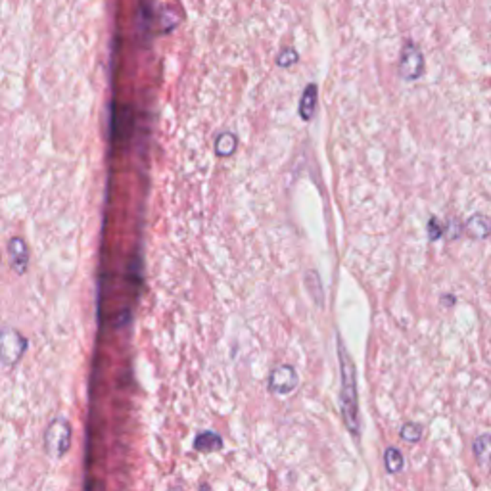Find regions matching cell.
<instances>
[{
	"label": "cell",
	"instance_id": "6da1fadb",
	"mask_svg": "<svg viewBox=\"0 0 491 491\" xmlns=\"http://www.w3.org/2000/svg\"><path fill=\"white\" fill-rule=\"evenodd\" d=\"M339 349V401H342V415L346 420V426L349 432L357 436L359 433V401H357V380H355V365L351 357L347 355L344 342L338 338Z\"/></svg>",
	"mask_w": 491,
	"mask_h": 491
},
{
	"label": "cell",
	"instance_id": "7a4b0ae2",
	"mask_svg": "<svg viewBox=\"0 0 491 491\" xmlns=\"http://www.w3.org/2000/svg\"><path fill=\"white\" fill-rule=\"evenodd\" d=\"M72 424L67 422V419L64 417H58L54 419L46 426V432H44V449H46V455L54 459V461H60L67 455V451L72 448Z\"/></svg>",
	"mask_w": 491,
	"mask_h": 491
},
{
	"label": "cell",
	"instance_id": "3957f363",
	"mask_svg": "<svg viewBox=\"0 0 491 491\" xmlns=\"http://www.w3.org/2000/svg\"><path fill=\"white\" fill-rule=\"evenodd\" d=\"M29 342L14 326L0 328V363L4 367H15L27 351Z\"/></svg>",
	"mask_w": 491,
	"mask_h": 491
},
{
	"label": "cell",
	"instance_id": "277c9868",
	"mask_svg": "<svg viewBox=\"0 0 491 491\" xmlns=\"http://www.w3.org/2000/svg\"><path fill=\"white\" fill-rule=\"evenodd\" d=\"M399 72L403 79L415 81L419 79L422 72H424V58L422 52L415 46V44H407L401 54V64H399Z\"/></svg>",
	"mask_w": 491,
	"mask_h": 491
},
{
	"label": "cell",
	"instance_id": "5b68a950",
	"mask_svg": "<svg viewBox=\"0 0 491 491\" xmlns=\"http://www.w3.org/2000/svg\"><path fill=\"white\" fill-rule=\"evenodd\" d=\"M297 382H300V378H297L296 370L288 367V365L273 368L271 375H269V388L275 394H281V396H286L290 391L296 390Z\"/></svg>",
	"mask_w": 491,
	"mask_h": 491
},
{
	"label": "cell",
	"instance_id": "8992f818",
	"mask_svg": "<svg viewBox=\"0 0 491 491\" xmlns=\"http://www.w3.org/2000/svg\"><path fill=\"white\" fill-rule=\"evenodd\" d=\"M8 257L10 265L18 275H25L29 269V246L22 236H14L8 242Z\"/></svg>",
	"mask_w": 491,
	"mask_h": 491
},
{
	"label": "cell",
	"instance_id": "52a82bcc",
	"mask_svg": "<svg viewBox=\"0 0 491 491\" xmlns=\"http://www.w3.org/2000/svg\"><path fill=\"white\" fill-rule=\"evenodd\" d=\"M466 232L469 236L482 240L491 234V221L485 215H472L466 221Z\"/></svg>",
	"mask_w": 491,
	"mask_h": 491
},
{
	"label": "cell",
	"instance_id": "ba28073f",
	"mask_svg": "<svg viewBox=\"0 0 491 491\" xmlns=\"http://www.w3.org/2000/svg\"><path fill=\"white\" fill-rule=\"evenodd\" d=\"M194 448L198 451H202V453H211V451H217V449L223 448V438L219 433L208 430V432H202L196 436Z\"/></svg>",
	"mask_w": 491,
	"mask_h": 491
},
{
	"label": "cell",
	"instance_id": "9c48e42d",
	"mask_svg": "<svg viewBox=\"0 0 491 491\" xmlns=\"http://www.w3.org/2000/svg\"><path fill=\"white\" fill-rule=\"evenodd\" d=\"M315 106H317V87L309 85L305 88L304 96L300 100V116L304 117L305 121H309L315 116Z\"/></svg>",
	"mask_w": 491,
	"mask_h": 491
},
{
	"label": "cell",
	"instance_id": "30bf717a",
	"mask_svg": "<svg viewBox=\"0 0 491 491\" xmlns=\"http://www.w3.org/2000/svg\"><path fill=\"white\" fill-rule=\"evenodd\" d=\"M236 137L232 135V133H221L219 137H217L215 140V152L219 154V156H232L234 154V150H236Z\"/></svg>",
	"mask_w": 491,
	"mask_h": 491
},
{
	"label": "cell",
	"instance_id": "8fae6325",
	"mask_svg": "<svg viewBox=\"0 0 491 491\" xmlns=\"http://www.w3.org/2000/svg\"><path fill=\"white\" fill-rule=\"evenodd\" d=\"M474 455L482 464L484 462L491 461V436L490 433H484L480 436L476 441H474Z\"/></svg>",
	"mask_w": 491,
	"mask_h": 491
},
{
	"label": "cell",
	"instance_id": "7c38bea8",
	"mask_svg": "<svg viewBox=\"0 0 491 491\" xmlns=\"http://www.w3.org/2000/svg\"><path fill=\"white\" fill-rule=\"evenodd\" d=\"M384 464H386V470L396 474L399 470L403 469V455L399 453V449L390 448L386 449V455H384Z\"/></svg>",
	"mask_w": 491,
	"mask_h": 491
},
{
	"label": "cell",
	"instance_id": "4fadbf2b",
	"mask_svg": "<svg viewBox=\"0 0 491 491\" xmlns=\"http://www.w3.org/2000/svg\"><path fill=\"white\" fill-rule=\"evenodd\" d=\"M401 438L405 441H409V443H417L422 438V428L419 424H415V422H407L403 430H401Z\"/></svg>",
	"mask_w": 491,
	"mask_h": 491
}]
</instances>
